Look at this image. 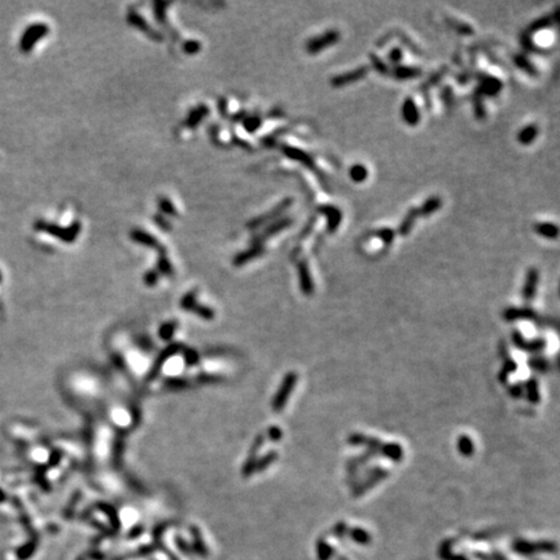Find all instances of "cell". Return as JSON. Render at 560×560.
I'll use <instances>...</instances> for the list:
<instances>
[{
  "instance_id": "1",
  "label": "cell",
  "mask_w": 560,
  "mask_h": 560,
  "mask_svg": "<svg viewBox=\"0 0 560 560\" xmlns=\"http://www.w3.org/2000/svg\"><path fill=\"white\" fill-rule=\"evenodd\" d=\"M340 34L337 30H328L324 34L315 38L310 39L306 44V49L309 53H318L322 49L327 48L330 46H334L339 42Z\"/></svg>"
},
{
  "instance_id": "2",
  "label": "cell",
  "mask_w": 560,
  "mask_h": 560,
  "mask_svg": "<svg viewBox=\"0 0 560 560\" xmlns=\"http://www.w3.org/2000/svg\"><path fill=\"white\" fill-rule=\"evenodd\" d=\"M367 73H369V66H361V68L355 69V70L347 71V73L341 74V75L334 77L331 80V85L334 87H342V86L350 85V83L362 80L363 77H366Z\"/></svg>"
},
{
  "instance_id": "3",
  "label": "cell",
  "mask_w": 560,
  "mask_h": 560,
  "mask_svg": "<svg viewBox=\"0 0 560 560\" xmlns=\"http://www.w3.org/2000/svg\"><path fill=\"white\" fill-rule=\"evenodd\" d=\"M402 118L410 126L418 125V122L420 121V113H419V109L416 107L415 101L413 100V98H407L403 101V105H402Z\"/></svg>"
},
{
  "instance_id": "4",
  "label": "cell",
  "mask_w": 560,
  "mask_h": 560,
  "mask_svg": "<svg viewBox=\"0 0 560 560\" xmlns=\"http://www.w3.org/2000/svg\"><path fill=\"white\" fill-rule=\"evenodd\" d=\"M320 213L325 214V216L328 217V224H327V230L328 233H332L334 234L335 231L339 228L340 223H341V211L339 210V209L336 208V206H330V205H324V206H320L319 208Z\"/></svg>"
},
{
  "instance_id": "5",
  "label": "cell",
  "mask_w": 560,
  "mask_h": 560,
  "mask_svg": "<svg viewBox=\"0 0 560 560\" xmlns=\"http://www.w3.org/2000/svg\"><path fill=\"white\" fill-rule=\"evenodd\" d=\"M419 216H420V214H419V209L418 208L410 209V210L407 211L406 217L403 218L402 223L399 224L398 233L401 234V235H407V234L411 231V228H413L414 223H415L416 218H418Z\"/></svg>"
},
{
  "instance_id": "6",
  "label": "cell",
  "mask_w": 560,
  "mask_h": 560,
  "mask_svg": "<svg viewBox=\"0 0 560 560\" xmlns=\"http://www.w3.org/2000/svg\"><path fill=\"white\" fill-rule=\"evenodd\" d=\"M285 153H287L289 157H292V159L297 160V161H301L302 164L306 165L307 167L314 170V171H317V169H315V164L314 161H313L312 157L307 156V155L305 153V152H302V150L296 149V148H285Z\"/></svg>"
},
{
  "instance_id": "7",
  "label": "cell",
  "mask_w": 560,
  "mask_h": 560,
  "mask_svg": "<svg viewBox=\"0 0 560 560\" xmlns=\"http://www.w3.org/2000/svg\"><path fill=\"white\" fill-rule=\"evenodd\" d=\"M500 88H502V83H500V81L495 80V78L493 77H487V78H484V81L481 82L480 90L482 91L485 95L493 96L495 95Z\"/></svg>"
},
{
  "instance_id": "8",
  "label": "cell",
  "mask_w": 560,
  "mask_h": 560,
  "mask_svg": "<svg viewBox=\"0 0 560 560\" xmlns=\"http://www.w3.org/2000/svg\"><path fill=\"white\" fill-rule=\"evenodd\" d=\"M420 74V69L409 68V66H397L393 70V75L397 80H410V78L419 77Z\"/></svg>"
},
{
  "instance_id": "9",
  "label": "cell",
  "mask_w": 560,
  "mask_h": 560,
  "mask_svg": "<svg viewBox=\"0 0 560 560\" xmlns=\"http://www.w3.org/2000/svg\"><path fill=\"white\" fill-rule=\"evenodd\" d=\"M537 134H538V127L536 125H529L519 132L517 140L524 145L530 144L537 138Z\"/></svg>"
},
{
  "instance_id": "10",
  "label": "cell",
  "mask_w": 560,
  "mask_h": 560,
  "mask_svg": "<svg viewBox=\"0 0 560 560\" xmlns=\"http://www.w3.org/2000/svg\"><path fill=\"white\" fill-rule=\"evenodd\" d=\"M537 279H538L537 270L536 268H530V270L528 271L527 283H525V288H524V296L527 300L528 298H532L533 295H534V289H536V285H537Z\"/></svg>"
},
{
  "instance_id": "11",
  "label": "cell",
  "mask_w": 560,
  "mask_h": 560,
  "mask_svg": "<svg viewBox=\"0 0 560 560\" xmlns=\"http://www.w3.org/2000/svg\"><path fill=\"white\" fill-rule=\"evenodd\" d=\"M441 208V199L437 196H432L431 199L427 200L423 204L420 209H419V214L420 216H431L432 213L437 211Z\"/></svg>"
},
{
  "instance_id": "12",
  "label": "cell",
  "mask_w": 560,
  "mask_h": 560,
  "mask_svg": "<svg viewBox=\"0 0 560 560\" xmlns=\"http://www.w3.org/2000/svg\"><path fill=\"white\" fill-rule=\"evenodd\" d=\"M534 231L547 239H555L557 236V227L552 223H537Z\"/></svg>"
},
{
  "instance_id": "13",
  "label": "cell",
  "mask_w": 560,
  "mask_h": 560,
  "mask_svg": "<svg viewBox=\"0 0 560 560\" xmlns=\"http://www.w3.org/2000/svg\"><path fill=\"white\" fill-rule=\"evenodd\" d=\"M349 175L353 181L357 182V183H361V182H364L367 179L369 171H367V169L363 166V165L357 164V165H353V166L350 167Z\"/></svg>"
},
{
  "instance_id": "14",
  "label": "cell",
  "mask_w": 560,
  "mask_h": 560,
  "mask_svg": "<svg viewBox=\"0 0 560 560\" xmlns=\"http://www.w3.org/2000/svg\"><path fill=\"white\" fill-rule=\"evenodd\" d=\"M515 63H516L517 66H520L522 69H524L527 73L532 74V75H536L537 71H536V69H534V66L530 65V64L528 63V60L524 57V56H516V57H515Z\"/></svg>"
},
{
  "instance_id": "15",
  "label": "cell",
  "mask_w": 560,
  "mask_h": 560,
  "mask_svg": "<svg viewBox=\"0 0 560 560\" xmlns=\"http://www.w3.org/2000/svg\"><path fill=\"white\" fill-rule=\"evenodd\" d=\"M374 235H376L377 238L381 239V240H383L385 244H391L394 239V231L391 230V228H381V230L376 231Z\"/></svg>"
},
{
  "instance_id": "16",
  "label": "cell",
  "mask_w": 560,
  "mask_h": 560,
  "mask_svg": "<svg viewBox=\"0 0 560 560\" xmlns=\"http://www.w3.org/2000/svg\"><path fill=\"white\" fill-rule=\"evenodd\" d=\"M300 274H301V279H302V284H303V288H305V292H310V288L312 287V282L309 280V273H307V267L305 263H302V265H300Z\"/></svg>"
},
{
  "instance_id": "17",
  "label": "cell",
  "mask_w": 560,
  "mask_h": 560,
  "mask_svg": "<svg viewBox=\"0 0 560 560\" xmlns=\"http://www.w3.org/2000/svg\"><path fill=\"white\" fill-rule=\"evenodd\" d=\"M549 25H551V18H550V17H545V18L538 20V21L534 22V24L530 26L529 30L530 31H537V30H539V29L547 28Z\"/></svg>"
},
{
  "instance_id": "18",
  "label": "cell",
  "mask_w": 560,
  "mask_h": 560,
  "mask_svg": "<svg viewBox=\"0 0 560 560\" xmlns=\"http://www.w3.org/2000/svg\"><path fill=\"white\" fill-rule=\"evenodd\" d=\"M371 60H372V63H374V68L376 69V70L379 71V73H381V74H388V68H387L385 64H384L383 61L380 60V59L377 57V56L371 55Z\"/></svg>"
},
{
  "instance_id": "19",
  "label": "cell",
  "mask_w": 560,
  "mask_h": 560,
  "mask_svg": "<svg viewBox=\"0 0 560 560\" xmlns=\"http://www.w3.org/2000/svg\"><path fill=\"white\" fill-rule=\"evenodd\" d=\"M475 113H476V117L480 118V120L485 117V110H484L480 96H478V99H475Z\"/></svg>"
},
{
  "instance_id": "20",
  "label": "cell",
  "mask_w": 560,
  "mask_h": 560,
  "mask_svg": "<svg viewBox=\"0 0 560 560\" xmlns=\"http://www.w3.org/2000/svg\"><path fill=\"white\" fill-rule=\"evenodd\" d=\"M389 60L393 64H398L402 60V52L399 48H393L389 52Z\"/></svg>"
}]
</instances>
